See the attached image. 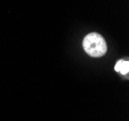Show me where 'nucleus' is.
Here are the masks:
<instances>
[{
	"mask_svg": "<svg viewBox=\"0 0 129 121\" xmlns=\"http://www.w3.org/2000/svg\"><path fill=\"white\" fill-rule=\"evenodd\" d=\"M115 71L120 73L121 75H127L129 73V61L128 60H118L115 66Z\"/></svg>",
	"mask_w": 129,
	"mask_h": 121,
	"instance_id": "nucleus-2",
	"label": "nucleus"
},
{
	"mask_svg": "<svg viewBox=\"0 0 129 121\" xmlns=\"http://www.w3.org/2000/svg\"><path fill=\"white\" fill-rule=\"evenodd\" d=\"M83 48L91 57H101L107 52V44L100 34L92 32L83 40Z\"/></svg>",
	"mask_w": 129,
	"mask_h": 121,
	"instance_id": "nucleus-1",
	"label": "nucleus"
}]
</instances>
